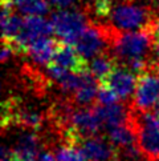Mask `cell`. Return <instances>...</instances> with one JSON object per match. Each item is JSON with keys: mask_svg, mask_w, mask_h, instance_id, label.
<instances>
[{"mask_svg": "<svg viewBox=\"0 0 159 161\" xmlns=\"http://www.w3.org/2000/svg\"><path fill=\"white\" fill-rule=\"evenodd\" d=\"M154 48L150 30L137 32H115L111 42V55L117 64L141 75L151 65L149 52Z\"/></svg>", "mask_w": 159, "mask_h": 161, "instance_id": "obj_1", "label": "cell"}, {"mask_svg": "<svg viewBox=\"0 0 159 161\" xmlns=\"http://www.w3.org/2000/svg\"><path fill=\"white\" fill-rule=\"evenodd\" d=\"M156 18L154 9L137 0H118L107 16V24L118 32H137L150 30Z\"/></svg>", "mask_w": 159, "mask_h": 161, "instance_id": "obj_2", "label": "cell"}, {"mask_svg": "<svg viewBox=\"0 0 159 161\" xmlns=\"http://www.w3.org/2000/svg\"><path fill=\"white\" fill-rule=\"evenodd\" d=\"M50 23L60 42L70 45L74 44L90 25L86 15L78 9H57L50 16Z\"/></svg>", "mask_w": 159, "mask_h": 161, "instance_id": "obj_3", "label": "cell"}, {"mask_svg": "<svg viewBox=\"0 0 159 161\" xmlns=\"http://www.w3.org/2000/svg\"><path fill=\"white\" fill-rule=\"evenodd\" d=\"M159 105V72L147 69L138 75L131 109L137 113H150Z\"/></svg>", "mask_w": 159, "mask_h": 161, "instance_id": "obj_4", "label": "cell"}, {"mask_svg": "<svg viewBox=\"0 0 159 161\" xmlns=\"http://www.w3.org/2000/svg\"><path fill=\"white\" fill-rule=\"evenodd\" d=\"M49 64L59 67L61 69L68 71V72L82 73V72L89 71L88 60H85L84 57L77 52L73 45L62 43V42H59V45H57V48H56L54 55Z\"/></svg>", "mask_w": 159, "mask_h": 161, "instance_id": "obj_5", "label": "cell"}, {"mask_svg": "<svg viewBox=\"0 0 159 161\" xmlns=\"http://www.w3.org/2000/svg\"><path fill=\"white\" fill-rule=\"evenodd\" d=\"M138 84V75H135L127 68L117 64L115 68L107 77L104 85L101 87H107L111 91H114L119 100H127L131 96Z\"/></svg>", "mask_w": 159, "mask_h": 161, "instance_id": "obj_6", "label": "cell"}, {"mask_svg": "<svg viewBox=\"0 0 159 161\" xmlns=\"http://www.w3.org/2000/svg\"><path fill=\"white\" fill-rule=\"evenodd\" d=\"M78 148L86 161H115L117 151L109 139L98 136L88 137L78 142Z\"/></svg>", "mask_w": 159, "mask_h": 161, "instance_id": "obj_7", "label": "cell"}, {"mask_svg": "<svg viewBox=\"0 0 159 161\" xmlns=\"http://www.w3.org/2000/svg\"><path fill=\"white\" fill-rule=\"evenodd\" d=\"M40 137L36 130L23 129L21 133L16 137L12 153L16 161H38L41 153H38Z\"/></svg>", "mask_w": 159, "mask_h": 161, "instance_id": "obj_8", "label": "cell"}, {"mask_svg": "<svg viewBox=\"0 0 159 161\" xmlns=\"http://www.w3.org/2000/svg\"><path fill=\"white\" fill-rule=\"evenodd\" d=\"M94 108L98 113L102 124H104V126H106L107 130L111 128H115L118 125L126 124L129 121L130 111L121 103H117V104H113V105L97 104Z\"/></svg>", "mask_w": 159, "mask_h": 161, "instance_id": "obj_9", "label": "cell"}, {"mask_svg": "<svg viewBox=\"0 0 159 161\" xmlns=\"http://www.w3.org/2000/svg\"><path fill=\"white\" fill-rule=\"evenodd\" d=\"M60 40L53 37H44L38 39L35 43H32L27 49V55L32 57V60L40 65L47 67L54 55V51L57 48Z\"/></svg>", "mask_w": 159, "mask_h": 161, "instance_id": "obj_10", "label": "cell"}, {"mask_svg": "<svg viewBox=\"0 0 159 161\" xmlns=\"http://www.w3.org/2000/svg\"><path fill=\"white\" fill-rule=\"evenodd\" d=\"M115 65H117V61L114 60V57H113V55L110 52L101 53L88 61L89 72L97 80L100 87L105 84L107 77L110 76V73L115 68Z\"/></svg>", "mask_w": 159, "mask_h": 161, "instance_id": "obj_11", "label": "cell"}, {"mask_svg": "<svg viewBox=\"0 0 159 161\" xmlns=\"http://www.w3.org/2000/svg\"><path fill=\"white\" fill-rule=\"evenodd\" d=\"M13 4L24 16H44L49 12L47 0H13Z\"/></svg>", "mask_w": 159, "mask_h": 161, "instance_id": "obj_12", "label": "cell"}, {"mask_svg": "<svg viewBox=\"0 0 159 161\" xmlns=\"http://www.w3.org/2000/svg\"><path fill=\"white\" fill-rule=\"evenodd\" d=\"M54 157L57 161H86L78 145L62 144L56 149Z\"/></svg>", "mask_w": 159, "mask_h": 161, "instance_id": "obj_13", "label": "cell"}, {"mask_svg": "<svg viewBox=\"0 0 159 161\" xmlns=\"http://www.w3.org/2000/svg\"><path fill=\"white\" fill-rule=\"evenodd\" d=\"M115 0H88L90 12H93L100 19H107L111 7Z\"/></svg>", "mask_w": 159, "mask_h": 161, "instance_id": "obj_14", "label": "cell"}, {"mask_svg": "<svg viewBox=\"0 0 159 161\" xmlns=\"http://www.w3.org/2000/svg\"><path fill=\"white\" fill-rule=\"evenodd\" d=\"M119 103V97L117 96V93L114 91H111L107 87H100V92H98V103L100 105H113Z\"/></svg>", "mask_w": 159, "mask_h": 161, "instance_id": "obj_15", "label": "cell"}, {"mask_svg": "<svg viewBox=\"0 0 159 161\" xmlns=\"http://www.w3.org/2000/svg\"><path fill=\"white\" fill-rule=\"evenodd\" d=\"M77 0H49V3L54 5L57 9H69L74 5Z\"/></svg>", "mask_w": 159, "mask_h": 161, "instance_id": "obj_16", "label": "cell"}, {"mask_svg": "<svg viewBox=\"0 0 159 161\" xmlns=\"http://www.w3.org/2000/svg\"><path fill=\"white\" fill-rule=\"evenodd\" d=\"M151 68L159 72V44H154V48H152Z\"/></svg>", "mask_w": 159, "mask_h": 161, "instance_id": "obj_17", "label": "cell"}, {"mask_svg": "<svg viewBox=\"0 0 159 161\" xmlns=\"http://www.w3.org/2000/svg\"><path fill=\"white\" fill-rule=\"evenodd\" d=\"M150 31H151L152 39H154V44H159V16L152 23Z\"/></svg>", "mask_w": 159, "mask_h": 161, "instance_id": "obj_18", "label": "cell"}, {"mask_svg": "<svg viewBox=\"0 0 159 161\" xmlns=\"http://www.w3.org/2000/svg\"><path fill=\"white\" fill-rule=\"evenodd\" d=\"M2 161H16L13 153H12V149H9L5 145L2 148Z\"/></svg>", "mask_w": 159, "mask_h": 161, "instance_id": "obj_19", "label": "cell"}, {"mask_svg": "<svg viewBox=\"0 0 159 161\" xmlns=\"http://www.w3.org/2000/svg\"><path fill=\"white\" fill-rule=\"evenodd\" d=\"M38 161H57L54 157V154L52 152H43L41 154H40V157H38Z\"/></svg>", "mask_w": 159, "mask_h": 161, "instance_id": "obj_20", "label": "cell"}, {"mask_svg": "<svg viewBox=\"0 0 159 161\" xmlns=\"http://www.w3.org/2000/svg\"><path fill=\"white\" fill-rule=\"evenodd\" d=\"M151 8L154 9L156 16H159L158 15V12H159V0H151Z\"/></svg>", "mask_w": 159, "mask_h": 161, "instance_id": "obj_21", "label": "cell"}, {"mask_svg": "<svg viewBox=\"0 0 159 161\" xmlns=\"http://www.w3.org/2000/svg\"><path fill=\"white\" fill-rule=\"evenodd\" d=\"M152 123H154V125L159 129V111L152 113Z\"/></svg>", "mask_w": 159, "mask_h": 161, "instance_id": "obj_22", "label": "cell"}]
</instances>
